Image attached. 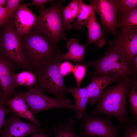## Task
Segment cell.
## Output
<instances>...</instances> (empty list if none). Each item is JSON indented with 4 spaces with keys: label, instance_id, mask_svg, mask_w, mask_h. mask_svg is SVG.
<instances>
[{
    "label": "cell",
    "instance_id": "1",
    "mask_svg": "<svg viewBox=\"0 0 137 137\" xmlns=\"http://www.w3.org/2000/svg\"><path fill=\"white\" fill-rule=\"evenodd\" d=\"M19 36L27 70L35 73L61 54L58 44L35 27L28 34Z\"/></svg>",
    "mask_w": 137,
    "mask_h": 137
},
{
    "label": "cell",
    "instance_id": "2",
    "mask_svg": "<svg viewBox=\"0 0 137 137\" xmlns=\"http://www.w3.org/2000/svg\"><path fill=\"white\" fill-rule=\"evenodd\" d=\"M134 77L121 79L114 86L105 89L97 106L90 114L93 116L105 114L112 116L118 119L120 124L129 119L126 107V98Z\"/></svg>",
    "mask_w": 137,
    "mask_h": 137
},
{
    "label": "cell",
    "instance_id": "3",
    "mask_svg": "<svg viewBox=\"0 0 137 137\" xmlns=\"http://www.w3.org/2000/svg\"><path fill=\"white\" fill-rule=\"evenodd\" d=\"M84 64L92 66L94 69L93 72H90V77L101 75H107L119 80L136 77L134 72L125 57L119 49L111 45L104 55L94 61H84Z\"/></svg>",
    "mask_w": 137,
    "mask_h": 137
},
{
    "label": "cell",
    "instance_id": "4",
    "mask_svg": "<svg viewBox=\"0 0 137 137\" xmlns=\"http://www.w3.org/2000/svg\"><path fill=\"white\" fill-rule=\"evenodd\" d=\"M60 56L35 72L37 81L34 87L43 93L51 94L66 103L72 105V102L65 97L67 92L59 69V65L62 62L59 59Z\"/></svg>",
    "mask_w": 137,
    "mask_h": 137
},
{
    "label": "cell",
    "instance_id": "5",
    "mask_svg": "<svg viewBox=\"0 0 137 137\" xmlns=\"http://www.w3.org/2000/svg\"><path fill=\"white\" fill-rule=\"evenodd\" d=\"M62 1H58L47 8H36L39 15L35 27L57 44L60 40L67 39L62 16Z\"/></svg>",
    "mask_w": 137,
    "mask_h": 137
},
{
    "label": "cell",
    "instance_id": "6",
    "mask_svg": "<svg viewBox=\"0 0 137 137\" xmlns=\"http://www.w3.org/2000/svg\"><path fill=\"white\" fill-rule=\"evenodd\" d=\"M0 52L19 68L23 71L27 70V64L13 20L0 28Z\"/></svg>",
    "mask_w": 137,
    "mask_h": 137
},
{
    "label": "cell",
    "instance_id": "7",
    "mask_svg": "<svg viewBox=\"0 0 137 137\" xmlns=\"http://www.w3.org/2000/svg\"><path fill=\"white\" fill-rule=\"evenodd\" d=\"M111 116H90L84 114L83 123L80 126L83 129L79 135L81 137H119L120 125L116 126L111 121Z\"/></svg>",
    "mask_w": 137,
    "mask_h": 137
},
{
    "label": "cell",
    "instance_id": "8",
    "mask_svg": "<svg viewBox=\"0 0 137 137\" xmlns=\"http://www.w3.org/2000/svg\"><path fill=\"white\" fill-rule=\"evenodd\" d=\"M25 100L28 107L34 115L40 112L52 109L67 108L73 109L74 105L66 103L56 97L48 96L34 87L25 92H16Z\"/></svg>",
    "mask_w": 137,
    "mask_h": 137
},
{
    "label": "cell",
    "instance_id": "9",
    "mask_svg": "<svg viewBox=\"0 0 137 137\" xmlns=\"http://www.w3.org/2000/svg\"><path fill=\"white\" fill-rule=\"evenodd\" d=\"M95 12L99 16L101 26L106 31L115 35L117 33V9L115 0H93Z\"/></svg>",
    "mask_w": 137,
    "mask_h": 137
},
{
    "label": "cell",
    "instance_id": "10",
    "mask_svg": "<svg viewBox=\"0 0 137 137\" xmlns=\"http://www.w3.org/2000/svg\"><path fill=\"white\" fill-rule=\"evenodd\" d=\"M19 117L11 114L10 117L5 119L1 137H24L35 133L45 131L40 125L26 122Z\"/></svg>",
    "mask_w": 137,
    "mask_h": 137
},
{
    "label": "cell",
    "instance_id": "11",
    "mask_svg": "<svg viewBox=\"0 0 137 137\" xmlns=\"http://www.w3.org/2000/svg\"><path fill=\"white\" fill-rule=\"evenodd\" d=\"M110 44L119 49L131 66L137 55V29L121 31L114 42Z\"/></svg>",
    "mask_w": 137,
    "mask_h": 137
},
{
    "label": "cell",
    "instance_id": "12",
    "mask_svg": "<svg viewBox=\"0 0 137 137\" xmlns=\"http://www.w3.org/2000/svg\"><path fill=\"white\" fill-rule=\"evenodd\" d=\"M16 65L0 52V87L5 101L11 97L15 92L13 80Z\"/></svg>",
    "mask_w": 137,
    "mask_h": 137
},
{
    "label": "cell",
    "instance_id": "13",
    "mask_svg": "<svg viewBox=\"0 0 137 137\" xmlns=\"http://www.w3.org/2000/svg\"><path fill=\"white\" fill-rule=\"evenodd\" d=\"M27 4L22 3L16 8L13 23L19 36L29 33L37 23L38 16L28 8Z\"/></svg>",
    "mask_w": 137,
    "mask_h": 137
},
{
    "label": "cell",
    "instance_id": "14",
    "mask_svg": "<svg viewBox=\"0 0 137 137\" xmlns=\"http://www.w3.org/2000/svg\"><path fill=\"white\" fill-rule=\"evenodd\" d=\"M116 78L106 75H101L92 78L86 88L88 95V103L93 105L98 101L101 94L106 87L109 84L119 81Z\"/></svg>",
    "mask_w": 137,
    "mask_h": 137
},
{
    "label": "cell",
    "instance_id": "15",
    "mask_svg": "<svg viewBox=\"0 0 137 137\" xmlns=\"http://www.w3.org/2000/svg\"><path fill=\"white\" fill-rule=\"evenodd\" d=\"M4 104L8 106L11 114L28 119L33 124L40 125L38 120L31 112L25 100L15 92L12 97L4 101Z\"/></svg>",
    "mask_w": 137,
    "mask_h": 137
},
{
    "label": "cell",
    "instance_id": "16",
    "mask_svg": "<svg viewBox=\"0 0 137 137\" xmlns=\"http://www.w3.org/2000/svg\"><path fill=\"white\" fill-rule=\"evenodd\" d=\"M84 25L88 31V41L86 44L87 46L93 43L98 47L104 46L106 43V40L95 12L89 17Z\"/></svg>",
    "mask_w": 137,
    "mask_h": 137
},
{
    "label": "cell",
    "instance_id": "17",
    "mask_svg": "<svg viewBox=\"0 0 137 137\" xmlns=\"http://www.w3.org/2000/svg\"><path fill=\"white\" fill-rule=\"evenodd\" d=\"M86 44L81 45L79 43L78 39L72 38L66 45L68 51L66 53L61 54L59 59L61 61L71 60L76 63H83L85 61L84 55Z\"/></svg>",
    "mask_w": 137,
    "mask_h": 137
},
{
    "label": "cell",
    "instance_id": "18",
    "mask_svg": "<svg viewBox=\"0 0 137 137\" xmlns=\"http://www.w3.org/2000/svg\"><path fill=\"white\" fill-rule=\"evenodd\" d=\"M67 93H70L75 101L73 110L76 112L77 118H81L86 112V108L88 98L86 87L67 88Z\"/></svg>",
    "mask_w": 137,
    "mask_h": 137
},
{
    "label": "cell",
    "instance_id": "19",
    "mask_svg": "<svg viewBox=\"0 0 137 137\" xmlns=\"http://www.w3.org/2000/svg\"><path fill=\"white\" fill-rule=\"evenodd\" d=\"M75 119L70 117L68 121L63 122L60 120L56 125L51 127L49 131L54 133V137H81L75 131Z\"/></svg>",
    "mask_w": 137,
    "mask_h": 137
},
{
    "label": "cell",
    "instance_id": "20",
    "mask_svg": "<svg viewBox=\"0 0 137 137\" xmlns=\"http://www.w3.org/2000/svg\"><path fill=\"white\" fill-rule=\"evenodd\" d=\"M117 25L121 31L137 29V7L117 15Z\"/></svg>",
    "mask_w": 137,
    "mask_h": 137
},
{
    "label": "cell",
    "instance_id": "21",
    "mask_svg": "<svg viewBox=\"0 0 137 137\" xmlns=\"http://www.w3.org/2000/svg\"><path fill=\"white\" fill-rule=\"evenodd\" d=\"M94 12L95 13V6L93 0L90 1L89 5L85 4L82 0H79V8L77 19L73 23L72 27L76 30L81 29L88 18Z\"/></svg>",
    "mask_w": 137,
    "mask_h": 137
},
{
    "label": "cell",
    "instance_id": "22",
    "mask_svg": "<svg viewBox=\"0 0 137 137\" xmlns=\"http://www.w3.org/2000/svg\"><path fill=\"white\" fill-rule=\"evenodd\" d=\"M13 80L15 89L20 86H24L29 89L35 86L37 82V77L34 73L25 70L14 74Z\"/></svg>",
    "mask_w": 137,
    "mask_h": 137
},
{
    "label": "cell",
    "instance_id": "23",
    "mask_svg": "<svg viewBox=\"0 0 137 137\" xmlns=\"http://www.w3.org/2000/svg\"><path fill=\"white\" fill-rule=\"evenodd\" d=\"M79 8V0H73L67 6L63 7L62 16L65 30L70 29L71 23L76 18Z\"/></svg>",
    "mask_w": 137,
    "mask_h": 137
},
{
    "label": "cell",
    "instance_id": "24",
    "mask_svg": "<svg viewBox=\"0 0 137 137\" xmlns=\"http://www.w3.org/2000/svg\"><path fill=\"white\" fill-rule=\"evenodd\" d=\"M128 102H129L132 115V119L137 122V79L136 77L133 78L130 89L128 91Z\"/></svg>",
    "mask_w": 137,
    "mask_h": 137
},
{
    "label": "cell",
    "instance_id": "25",
    "mask_svg": "<svg viewBox=\"0 0 137 137\" xmlns=\"http://www.w3.org/2000/svg\"><path fill=\"white\" fill-rule=\"evenodd\" d=\"M119 125L123 130L120 137H137V122L129 119Z\"/></svg>",
    "mask_w": 137,
    "mask_h": 137
},
{
    "label": "cell",
    "instance_id": "26",
    "mask_svg": "<svg viewBox=\"0 0 137 137\" xmlns=\"http://www.w3.org/2000/svg\"><path fill=\"white\" fill-rule=\"evenodd\" d=\"M118 15L137 7V0H115Z\"/></svg>",
    "mask_w": 137,
    "mask_h": 137
},
{
    "label": "cell",
    "instance_id": "27",
    "mask_svg": "<svg viewBox=\"0 0 137 137\" xmlns=\"http://www.w3.org/2000/svg\"><path fill=\"white\" fill-rule=\"evenodd\" d=\"M87 66L83 63H76L74 66L72 72L77 87H80L81 82L85 74Z\"/></svg>",
    "mask_w": 137,
    "mask_h": 137
},
{
    "label": "cell",
    "instance_id": "28",
    "mask_svg": "<svg viewBox=\"0 0 137 137\" xmlns=\"http://www.w3.org/2000/svg\"><path fill=\"white\" fill-rule=\"evenodd\" d=\"M22 1L21 0H7L5 7L10 21L13 20L16 10Z\"/></svg>",
    "mask_w": 137,
    "mask_h": 137
},
{
    "label": "cell",
    "instance_id": "29",
    "mask_svg": "<svg viewBox=\"0 0 137 137\" xmlns=\"http://www.w3.org/2000/svg\"><path fill=\"white\" fill-rule=\"evenodd\" d=\"M4 97L0 98V134L2 130V127L4 124L5 115L7 113L11 112L8 108H6L4 106Z\"/></svg>",
    "mask_w": 137,
    "mask_h": 137
},
{
    "label": "cell",
    "instance_id": "30",
    "mask_svg": "<svg viewBox=\"0 0 137 137\" xmlns=\"http://www.w3.org/2000/svg\"><path fill=\"white\" fill-rule=\"evenodd\" d=\"M74 67L73 64L67 61L61 62L59 68L60 72L63 77L72 72Z\"/></svg>",
    "mask_w": 137,
    "mask_h": 137
},
{
    "label": "cell",
    "instance_id": "31",
    "mask_svg": "<svg viewBox=\"0 0 137 137\" xmlns=\"http://www.w3.org/2000/svg\"><path fill=\"white\" fill-rule=\"evenodd\" d=\"M10 21L6 7H0V28L4 26Z\"/></svg>",
    "mask_w": 137,
    "mask_h": 137
},
{
    "label": "cell",
    "instance_id": "32",
    "mask_svg": "<svg viewBox=\"0 0 137 137\" xmlns=\"http://www.w3.org/2000/svg\"><path fill=\"white\" fill-rule=\"evenodd\" d=\"M54 1L50 0H32L31 2L27 4L28 6L36 5L37 8L40 9L45 8V4L47 3L53 2Z\"/></svg>",
    "mask_w": 137,
    "mask_h": 137
},
{
    "label": "cell",
    "instance_id": "33",
    "mask_svg": "<svg viewBox=\"0 0 137 137\" xmlns=\"http://www.w3.org/2000/svg\"><path fill=\"white\" fill-rule=\"evenodd\" d=\"M45 131L35 133L31 134V137H49V135L51 133L49 131L47 134H45Z\"/></svg>",
    "mask_w": 137,
    "mask_h": 137
},
{
    "label": "cell",
    "instance_id": "34",
    "mask_svg": "<svg viewBox=\"0 0 137 137\" xmlns=\"http://www.w3.org/2000/svg\"><path fill=\"white\" fill-rule=\"evenodd\" d=\"M133 70L135 72H137V55L134 58L131 66Z\"/></svg>",
    "mask_w": 137,
    "mask_h": 137
},
{
    "label": "cell",
    "instance_id": "35",
    "mask_svg": "<svg viewBox=\"0 0 137 137\" xmlns=\"http://www.w3.org/2000/svg\"><path fill=\"white\" fill-rule=\"evenodd\" d=\"M7 0H0V7H5L7 3Z\"/></svg>",
    "mask_w": 137,
    "mask_h": 137
},
{
    "label": "cell",
    "instance_id": "36",
    "mask_svg": "<svg viewBox=\"0 0 137 137\" xmlns=\"http://www.w3.org/2000/svg\"><path fill=\"white\" fill-rule=\"evenodd\" d=\"M1 97H4V96L2 91L0 87V98Z\"/></svg>",
    "mask_w": 137,
    "mask_h": 137
}]
</instances>
